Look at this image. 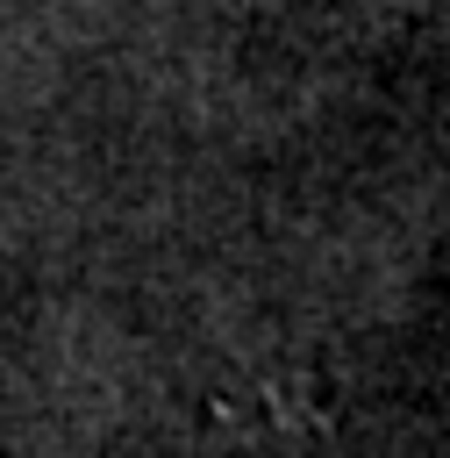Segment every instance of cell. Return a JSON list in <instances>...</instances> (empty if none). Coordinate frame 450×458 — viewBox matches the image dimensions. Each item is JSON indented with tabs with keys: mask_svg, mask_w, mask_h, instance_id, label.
Masks as SVG:
<instances>
[{
	"mask_svg": "<svg viewBox=\"0 0 450 458\" xmlns=\"http://www.w3.org/2000/svg\"><path fill=\"white\" fill-rule=\"evenodd\" d=\"M200 458H307V437H300V408L293 401H257L243 415H229Z\"/></svg>",
	"mask_w": 450,
	"mask_h": 458,
	"instance_id": "cell-1",
	"label": "cell"
}]
</instances>
